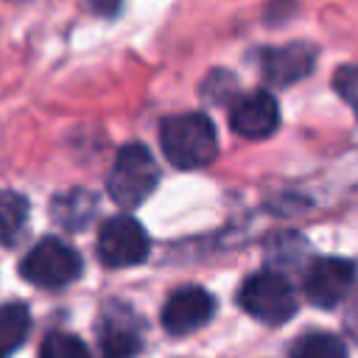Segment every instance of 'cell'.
<instances>
[{
	"label": "cell",
	"instance_id": "6da1fadb",
	"mask_svg": "<svg viewBox=\"0 0 358 358\" xmlns=\"http://www.w3.org/2000/svg\"><path fill=\"white\" fill-rule=\"evenodd\" d=\"M159 145L171 165L182 171L204 168L218 154L215 126L201 112H182L159 123Z\"/></svg>",
	"mask_w": 358,
	"mask_h": 358
},
{
	"label": "cell",
	"instance_id": "7a4b0ae2",
	"mask_svg": "<svg viewBox=\"0 0 358 358\" xmlns=\"http://www.w3.org/2000/svg\"><path fill=\"white\" fill-rule=\"evenodd\" d=\"M159 182V168L151 151L140 143H129L117 151L109 176H106V193L112 201L123 210L140 207L157 187Z\"/></svg>",
	"mask_w": 358,
	"mask_h": 358
},
{
	"label": "cell",
	"instance_id": "3957f363",
	"mask_svg": "<svg viewBox=\"0 0 358 358\" xmlns=\"http://www.w3.org/2000/svg\"><path fill=\"white\" fill-rule=\"evenodd\" d=\"M238 302L249 316L266 324L288 322L296 313V294L291 282L271 268L249 274L238 291Z\"/></svg>",
	"mask_w": 358,
	"mask_h": 358
},
{
	"label": "cell",
	"instance_id": "277c9868",
	"mask_svg": "<svg viewBox=\"0 0 358 358\" xmlns=\"http://www.w3.org/2000/svg\"><path fill=\"white\" fill-rule=\"evenodd\" d=\"M20 274L36 288L56 291V288L70 285L81 274V257L70 243L59 238H42L22 257Z\"/></svg>",
	"mask_w": 358,
	"mask_h": 358
},
{
	"label": "cell",
	"instance_id": "5b68a950",
	"mask_svg": "<svg viewBox=\"0 0 358 358\" xmlns=\"http://www.w3.org/2000/svg\"><path fill=\"white\" fill-rule=\"evenodd\" d=\"M98 257L109 268H129L148 257V235L131 215H112L98 232Z\"/></svg>",
	"mask_w": 358,
	"mask_h": 358
},
{
	"label": "cell",
	"instance_id": "8992f818",
	"mask_svg": "<svg viewBox=\"0 0 358 358\" xmlns=\"http://www.w3.org/2000/svg\"><path fill=\"white\" fill-rule=\"evenodd\" d=\"M355 282V263L347 257H316L305 277L302 291L305 299L316 308H336Z\"/></svg>",
	"mask_w": 358,
	"mask_h": 358
},
{
	"label": "cell",
	"instance_id": "52a82bcc",
	"mask_svg": "<svg viewBox=\"0 0 358 358\" xmlns=\"http://www.w3.org/2000/svg\"><path fill=\"white\" fill-rule=\"evenodd\" d=\"M143 350L140 322L126 305H109L98 324V358H137Z\"/></svg>",
	"mask_w": 358,
	"mask_h": 358
},
{
	"label": "cell",
	"instance_id": "ba28073f",
	"mask_svg": "<svg viewBox=\"0 0 358 358\" xmlns=\"http://www.w3.org/2000/svg\"><path fill=\"white\" fill-rule=\"evenodd\" d=\"M213 313H215V299L199 285H185V288H176L165 299L162 327L171 336H187L199 330L201 324H207Z\"/></svg>",
	"mask_w": 358,
	"mask_h": 358
},
{
	"label": "cell",
	"instance_id": "9c48e42d",
	"mask_svg": "<svg viewBox=\"0 0 358 358\" xmlns=\"http://www.w3.org/2000/svg\"><path fill=\"white\" fill-rule=\"evenodd\" d=\"M229 126L235 134L246 140H263L280 126V106L271 92L257 90L243 95L238 103L229 109Z\"/></svg>",
	"mask_w": 358,
	"mask_h": 358
},
{
	"label": "cell",
	"instance_id": "30bf717a",
	"mask_svg": "<svg viewBox=\"0 0 358 358\" xmlns=\"http://www.w3.org/2000/svg\"><path fill=\"white\" fill-rule=\"evenodd\" d=\"M316 50L308 42H288L280 48L260 50V73L274 87H288L313 70Z\"/></svg>",
	"mask_w": 358,
	"mask_h": 358
},
{
	"label": "cell",
	"instance_id": "8fae6325",
	"mask_svg": "<svg viewBox=\"0 0 358 358\" xmlns=\"http://www.w3.org/2000/svg\"><path fill=\"white\" fill-rule=\"evenodd\" d=\"M98 213V196L90 193L87 187H73V190H64L59 196H53L50 201V215L59 227L76 232V229H84Z\"/></svg>",
	"mask_w": 358,
	"mask_h": 358
},
{
	"label": "cell",
	"instance_id": "7c38bea8",
	"mask_svg": "<svg viewBox=\"0 0 358 358\" xmlns=\"http://www.w3.org/2000/svg\"><path fill=\"white\" fill-rule=\"evenodd\" d=\"M31 313L22 302L0 305V358H11L28 338Z\"/></svg>",
	"mask_w": 358,
	"mask_h": 358
},
{
	"label": "cell",
	"instance_id": "4fadbf2b",
	"mask_svg": "<svg viewBox=\"0 0 358 358\" xmlns=\"http://www.w3.org/2000/svg\"><path fill=\"white\" fill-rule=\"evenodd\" d=\"M28 221V199L17 190H0V243H11Z\"/></svg>",
	"mask_w": 358,
	"mask_h": 358
},
{
	"label": "cell",
	"instance_id": "5bb4252c",
	"mask_svg": "<svg viewBox=\"0 0 358 358\" xmlns=\"http://www.w3.org/2000/svg\"><path fill=\"white\" fill-rule=\"evenodd\" d=\"M291 358H347V347L333 333H308L296 338Z\"/></svg>",
	"mask_w": 358,
	"mask_h": 358
},
{
	"label": "cell",
	"instance_id": "9a60e30c",
	"mask_svg": "<svg viewBox=\"0 0 358 358\" xmlns=\"http://www.w3.org/2000/svg\"><path fill=\"white\" fill-rule=\"evenodd\" d=\"M39 358H90V350L78 336L56 330L45 336L39 347Z\"/></svg>",
	"mask_w": 358,
	"mask_h": 358
},
{
	"label": "cell",
	"instance_id": "2e32d148",
	"mask_svg": "<svg viewBox=\"0 0 358 358\" xmlns=\"http://www.w3.org/2000/svg\"><path fill=\"white\" fill-rule=\"evenodd\" d=\"M333 87L344 103L358 115V64H341L333 76Z\"/></svg>",
	"mask_w": 358,
	"mask_h": 358
},
{
	"label": "cell",
	"instance_id": "e0dca14e",
	"mask_svg": "<svg viewBox=\"0 0 358 358\" xmlns=\"http://www.w3.org/2000/svg\"><path fill=\"white\" fill-rule=\"evenodd\" d=\"M90 6H92V11L101 14V17H115V14L120 11L123 0H90Z\"/></svg>",
	"mask_w": 358,
	"mask_h": 358
}]
</instances>
